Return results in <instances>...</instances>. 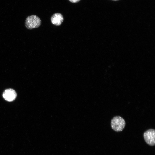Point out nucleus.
Wrapping results in <instances>:
<instances>
[{
  "label": "nucleus",
  "instance_id": "obj_1",
  "mask_svg": "<svg viewBox=\"0 0 155 155\" xmlns=\"http://www.w3.org/2000/svg\"><path fill=\"white\" fill-rule=\"evenodd\" d=\"M125 121L122 117L120 116L114 117L111 121L112 128L116 132L122 131L125 125Z\"/></svg>",
  "mask_w": 155,
  "mask_h": 155
},
{
  "label": "nucleus",
  "instance_id": "obj_2",
  "mask_svg": "<svg viewBox=\"0 0 155 155\" xmlns=\"http://www.w3.org/2000/svg\"><path fill=\"white\" fill-rule=\"evenodd\" d=\"M41 20L36 15H32L28 16L25 21V26L28 29H32L37 28L40 25Z\"/></svg>",
  "mask_w": 155,
  "mask_h": 155
},
{
  "label": "nucleus",
  "instance_id": "obj_3",
  "mask_svg": "<svg viewBox=\"0 0 155 155\" xmlns=\"http://www.w3.org/2000/svg\"><path fill=\"white\" fill-rule=\"evenodd\" d=\"M145 142L149 145L153 146L155 144V131L150 129L146 131L143 134Z\"/></svg>",
  "mask_w": 155,
  "mask_h": 155
},
{
  "label": "nucleus",
  "instance_id": "obj_4",
  "mask_svg": "<svg viewBox=\"0 0 155 155\" xmlns=\"http://www.w3.org/2000/svg\"><path fill=\"white\" fill-rule=\"evenodd\" d=\"M17 94L16 92L12 89L6 90L3 94V96L6 100L11 102L13 101L16 98Z\"/></svg>",
  "mask_w": 155,
  "mask_h": 155
},
{
  "label": "nucleus",
  "instance_id": "obj_5",
  "mask_svg": "<svg viewBox=\"0 0 155 155\" xmlns=\"http://www.w3.org/2000/svg\"><path fill=\"white\" fill-rule=\"evenodd\" d=\"M63 20L64 18L62 15L59 13L54 14L51 18L52 23L57 26L61 25L63 22Z\"/></svg>",
  "mask_w": 155,
  "mask_h": 155
},
{
  "label": "nucleus",
  "instance_id": "obj_6",
  "mask_svg": "<svg viewBox=\"0 0 155 155\" xmlns=\"http://www.w3.org/2000/svg\"><path fill=\"white\" fill-rule=\"evenodd\" d=\"M70 2L74 3H77L79 2L80 0H69Z\"/></svg>",
  "mask_w": 155,
  "mask_h": 155
},
{
  "label": "nucleus",
  "instance_id": "obj_7",
  "mask_svg": "<svg viewBox=\"0 0 155 155\" xmlns=\"http://www.w3.org/2000/svg\"><path fill=\"white\" fill-rule=\"evenodd\" d=\"M113 0V1H118V0Z\"/></svg>",
  "mask_w": 155,
  "mask_h": 155
}]
</instances>
